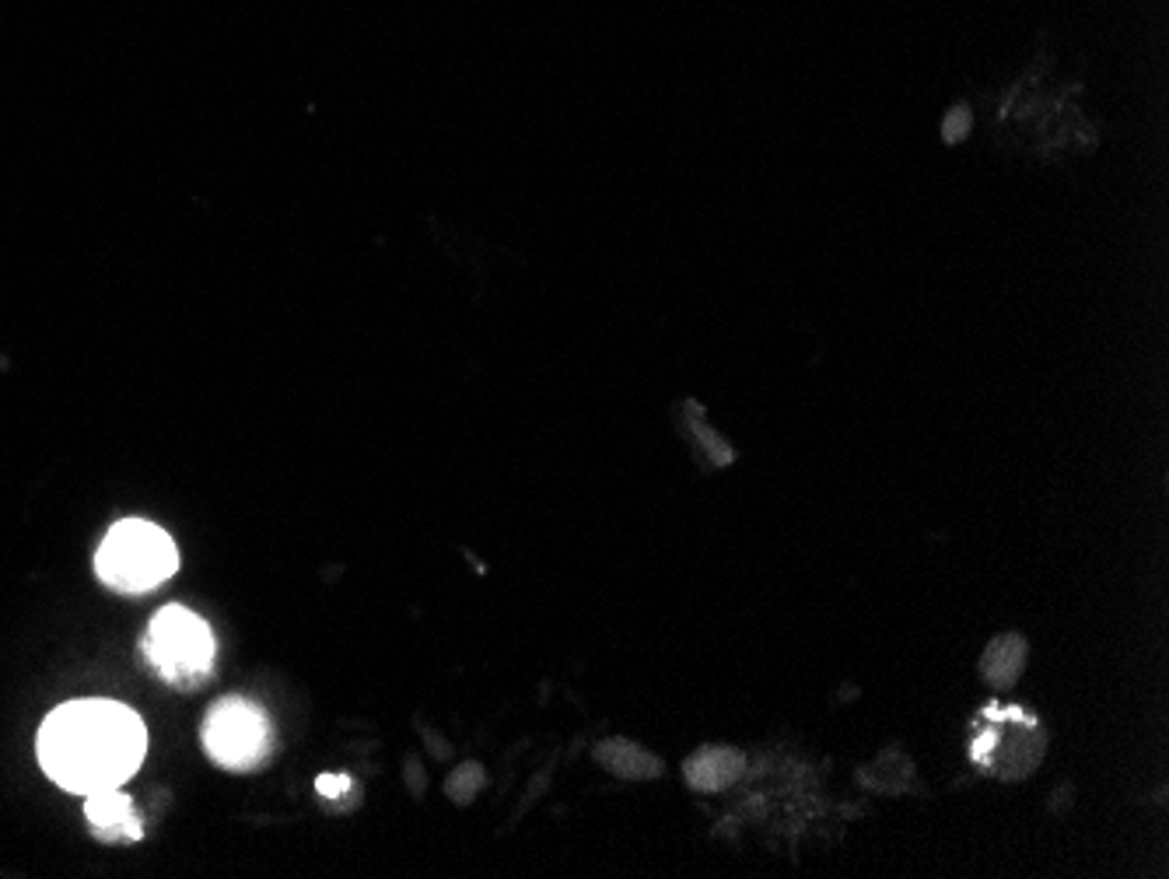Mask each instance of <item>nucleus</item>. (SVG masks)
Here are the masks:
<instances>
[{"mask_svg": "<svg viewBox=\"0 0 1169 879\" xmlns=\"http://www.w3.org/2000/svg\"><path fill=\"white\" fill-rule=\"evenodd\" d=\"M316 789L326 795V799H333V795H340V792L351 789V778H343V774H322V778L316 781Z\"/></svg>", "mask_w": 1169, "mask_h": 879, "instance_id": "9b49d317", "label": "nucleus"}, {"mask_svg": "<svg viewBox=\"0 0 1169 879\" xmlns=\"http://www.w3.org/2000/svg\"><path fill=\"white\" fill-rule=\"evenodd\" d=\"M1026 670V642L1019 634H1001L981 656V676L991 683L995 691H1009L1012 683Z\"/></svg>", "mask_w": 1169, "mask_h": 879, "instance_id": "1a4fd4ad", "label": "nucleus"}, {"mask_svg": "<svg viewBox=\"0 0 1169 879\" xmlns=\"http://www.w3.org/2000/svg\"><path fill=\"white\" fill-rule=\"evenodd\" d=\"M596 760L609 774H617L623 781H645V778H658L662 774V760L655 754H648L645 746H637L631 740H602L596 746Z\"/></svg>", "mask_w": 1169, "mask_h": 879, "instance_id": "6e6552de", "label": "nucleus"}, {"mask_svg": "<svg viewBox=\"0 0 1169 879\" xmlns=\"http://www.w3.org/2000/svg\"><path fill=\"white\" fill-rule=\"evenodd\" d=\"M487 785V774L476 760H466L459 764V768H452L449 781H445V795H449L452 803L459 806H470L476 795H480V789Z\"/></svg>", "mask_w": 1169, "mask_h": 879, "instance_id": "9d476101", "label": "nucleus"}, {"mask_svg": "<svg viewBox=\"0 0 1169 879\" xmlns=\"http://www.w3.org/2000/svg\"><path fill=\"white\" fill-rule=\"evenodd\" d=\"M85 823L88 834L102 844H137L144 838V823L134 799L117 785L85 795Z\"/></svg>", "mask_w": 1169, "mask_h": 879, "instance_id": "423d86ee", "label": "nucleus"}, {"mask_svg": "<svg viewBox=\"0 0 1169 879\" xmlns=\"http://www.w3.org/2000/svg\"><path fill=\"white\" fill-rule=\"evenodd\" d=\"M200 740L207 757L218 768L239 774L267 768L277 750L270 719L256 705L242 701V697H224V701H218L207 711Z\"/></svg>", "mask_w": 1169, "mask_h": 879, "instance_id": "20e7f679", "label": "nucleus"}, {"mask_svg": "<svg viewBox=\"0 0 1169 879\" xmlns=\"http://www.w3.org/2000/svg\"><path fill=\"white\" fill-rule=\"evenodd\" d=\"M987 711L1001 719L998 725L984 729V740L974 743V760L981 768L995 771L998 778H1026L1044 757V732L1026 711H1006L998 705H987Z\"/></svg>", "mask_w": 1169, "mask_h": 879, "instance_id": "39448f33", "label": "nucleus"}, {"mask_svg": "<svg viewBox=\"0 0 1169 879\" xmlns=\"http://www.w3.org/2000/svg\"><path fill=\"white\" fill-rule=\"evenodd\" d=\"M406 785H410V795H417V799H421L427 778H424V771H421L417 757H406Z\"/></svg>", "mask_w": 1169, "mask_h": 879, "instance_id": "f8f14e48", "label": "nucleus"}, {"mask_svg": "<svg viewBox=\"0 0 1169 879\" xmlns=\"http://www.w3.org/2000/svg\"><path fill=\"white\" fill-rule=\"evenodd\" d=\"M427 743H431V750H435L438 757H452V750H449V746H445V743L435 736V732H427Z\"/></svg>", "mask_w": 1169, "mask_h": 879, "instance_id": "ddd939ff", "label": "nucleus"}, {"mask_svg": "<svg viewBox=\"0 0 1169 879\" xmlns=\"http://www.w3.org/2000/svg\"><path fill=\"white\" fill-rule=\"evenodd\" d=\"M743 771H746V757L739 750H732V746H704V750L690 754L686 764H683L686 785L694 792L729 789Z\"/></svg>", "mask_w": 1169, "mask_h": 879, "instance_id": "0eeeda50", "label": "nucleus"}, {"mask_svg": "<svg viewBox=\"0 0 1169 879\" xmlns=\"http://www.w3.org/2000/svg\"><path fill=\"white\" fill-rule=\"evenodd\" d=\"M214 634L186 607H165L141 638V659L175 691H200L214 673Z\"/></svg>", "mask_w": 1169, "mask_h": 879, "instance_id": "7ed1b4c3", "label": "nucleus"}, {"mask_svg": "<svg viewBox=\"0 0 1169 879\" xmlns=\"http://www.w3.org/2000/svg\"><path fill=\"white\" fill-rule=\"evenodd\" d=\"M179 567V553L172 536L144 518H123L109 533L95 553V572L106 589L123 596L151 593L165 578H172Z\"/></svg>", "mask_w": 1169, "mask_h": 879, "instance_id": "f03ea898", "label": "nucleus"}, {"mask_svg": "<svg viewBox=\"0 0 1169 879\" xmlns=\"http://www.w3.org/2000/svg\"><path fill=\"white\" fill-rule=\"evenodd\" d=\"M144 746V722L112 701H71L49 715L39 732L46 774L81 795L126 781L141 768Z\"/></svg>", "mask_w": 1169, "mask_h": 879, "instance_id": "f257e3e1", "label": "nucleus"}]
</instances>
